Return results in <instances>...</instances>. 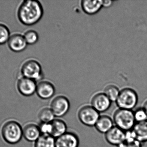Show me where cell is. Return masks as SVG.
Returning a JSON list of instances; mask_svg holds the SVG:
<instances>
[{
    "mask_svg": "<svg viewBox=\"0 0 147 147\" xmlns=\"http://www.w3.org/2000/svg\"><path fill=\"white\" fill-rule=\"evenodd\" d=\"M44 14V9L40 2L26 0L22 3L18 8L17 16L23 25L31 26L40 21Z\"/></svg>",
    "mask_w": 147,
    "mask_h": 147,
    "instance_id": "6da1fadb",
    "label": "cell"
},
{
    "mask_svg": "<svg viewBox=\"0 0 147 147\" xmlns=\"http://www.w3.org/2000/svg\"><path fill=\"white\" fill-rule=\"evenodd\" d=\"M113 121L116 127L124 132L133 129L136 122L132 110L118 109L113 116Z\"/></svg>",
    "mask_w": 147,
    "mask_h": 147,
    "instance_id": "7a4b0ae2",
    "label": "cell"
},
{
    "mask_svg": "<svg viewBox=\"0 0 147 147\" xmlns=\"http://www.w3.org/2000/svg\"><path fill=\"white\" fill-rule=\"evenodd\" d=\"M2 135L5 141L8 143L16 144L21 140L23 135V129L17 122L9 121L3 126Z\"/></svg>",
    "mask_w": 147,
    "mask_h": 147,
    "instance_id": "3957f363",
    "label": "cell"
},
{
    "mask_svg": "<svg viewBox=\"0 0 147 147\" xmlns=\"http://www.w3.org/2000/svg\"><path fill=\"white\" fill-rule=\"evenodd\" d=\"M138 102L136 92L130 88H126L120 91L116 103L119 108L133 110Z\"/></svg>",
    "mask_w": 147,
    "mask_h": 147,
    "instance_id": "277c9868",
    "label": "cell"
},
{
    "mask_svg": "<svg viewBox=\"0 0 147 147\" xmlns=\"http://www.w3.org/2000/svg\"><path fill=\"white\" fill-rule=\"evenodd\" d=\"M22 77L39 81L43 76L42 69L40 64L35 60H27L23 63L21 68Z\"/></svg>",
    "mask_w": 147,
    "mask_h": 147,
    "instance_id": "5b68a950",
    "label": "cell"
},
{
    "mask_svg": "<svg viewBox=\"0 0 147 147\" xmlns=\"http://www.w3.org/2000/svg\"><path fill=\"white\" fill-rule=\"evenodd\" d=\"M100 116V113L91 105L83 106L78 112L79 120L82 124L87 127H95Z\"/></svg>",
    "mask_w": 147,
    "mask_h": 147,
    "instance_id": "8992f818",
    "label": "cell"
},
{
    "mask_svg": "<svg viewBox=\"0 0 147 147\" xmlns=\"http://www.w3.org/2000/svg\"><path fill=\"white\" fill-rule=\"evenodd\" d=\"M70 103L68 98L63 96H59L53 98L50 108L55 117L60 118L65 116L69 110Z\"/></svg>",
    "mask_w": 147,
    "mask_h": 147,
    "instance_id": "52a82bcc",
    "label": "cell"
},
{
    "mask_svg": "<svg viewBox=\"0 0 147 147\" xmlns=\"http://www.w3.org/2000/svg\"><path fill=\"white\" fill-rule=\"evenodd\" d=\"M36 81L30 79L21 77L17 83V88L20 94L25 96H32L36 92Z\"/></svg>",
    "mask_w": 147,
    "mask_h": 147,
    "instance_id": "ba28073f",
    "label": "cell"
},
{
    "mask_svg": "<svg viewBox=\"0 0 147 147\" xmlns=\"http://www.w3.org/2000/svg\"><path fill=\"white\" fill-rule=\"evenodd\" d=\"M111 102L103 92L98 93L92 98L91 105L99 113H104L110 108Z\"/></svg>",
    "mask_w": 147,
    "mask_h": 147,
    "instance_id": "9c48e42d",
    "label": "cell"
},
{
    "mask_svg": "<svg viewBox=\"0 0 147 147\" xmlns=\"http://www.w3.org/2000/svg\"><path fill=\"white\" fill-rule=\"evenodd\" d=\"M55 91L54 85L49 81H41L37 84L36 93L41 99H51L55 95Z\"/></svg>",
    "mask_w": 147,
    "mask_h": 147,
    "instance_id": "30bf717a",
    "label": "cell"
},
{
    "mask_svg": "<svg viewBox=\"0 0 147 147\" xmlns=\"http://www.w3.org/2000/svg\"><path fill=\"white\" fill-rule=\"evenodd\" d=\"M107 142L114 146H118L125 142V132L116 126H114L105 134Z\"/></svg>",
    "mask_w": 147,
    "mask_h": 147,
    "instance_id": "8fae6325",
    "label": "cell"
},
{
    "mask_svg": "<svg viewBox=\"0 0 147 147\" xmlns=\"http://www.w3.org/2000/svg\"><path fill=\"white\" fill-rule=\"evenodd\" d=\"M79 139L73 132H68L56 139V147H78Z\"/></svg>",
    "mask_w": 147,
    "mask_h": 147,
    "instance_id": "7c38bea8",
    "label": "cell"
},
{
    "mask_svg": "<svg viewBox=\"0 0 147 147\" xmlns=\"http://www.w3.org/2000/svg\"><path fill=\"white\" fill-rule=\"evenodd\" d=\"M7 44L11 51L16 53L24 51L28 45L24 36L19 33L14 34L11 35Z\"/></svg>",
    "mask_w": 147,
    "mask_h": 147,
    "instance_id": "4fadbf2b",
    "label": "cell"
},
{
    "mask_svg": "<svg viewBox=\"0 0 147 147\" xmlns=\"http://www.w3.org/2000/svg\"><path fill=\"white\" fill-rule=\"evenodd\" d=\"M81 7L85 14L93 15L98 13L102 7V1L83 0L81 1Z\"/></svg>",
    "mask_w": 147,
    "mask_h": 147,
    "instance_id": "5bb4252c",
    "label": "cell"
},
{
    "mask_svg": "<svg viewBox=\"0 0 147 147\" xmlns=\"http://www.w3.org/2000/svg\"><path fill=\"white\" fill-rule=\"evenodd\" d=\"M38 126L33 123L27 124L23 129V135L28 141L35 142L41 136Z\"/></svg>",
    "mask_w": 147,
    "mask_h": 147,
    "instance_id": "9a60e30c",
    "label": "cell"
},
{
    "mask_svg": "<svg viewBox=\"0 0 147 147\" xmlns=\"http://www.w3.org/2000/svg\"><path fill=\"white\" fill-rule=\"evenodd\" d=\"M113 119L107 115L100 116L95 126L97 131L101 133H108L114 127Z\"/></svg>",
    "mask_w": 147,
    "mask_h": 147,
    "instance_id": "2e32d148",
    "label": "cell"
},
{
    "mask_svg": "<svg viewBox=\"0 0 147 147\" xmlns=\"http://www.w3.org/2000/svg\"><path fill=\"white\" fill-rule=\"evenodd\" d=\"M53 132L51 136L57 139L66 133L67 131V126L65 122L60 119H55L52 122Z\"/></svg>",
    "mask_w": 147,
    "mask_h": 147,
    "instance_id": "e0dca14e",
    "label": "cell"
},
{
    "mask_svg": "<svg viewBox=\"0 0 147 147\" xmlns=\"http://www.w3.org/2000/svg\"><path fill=\"white\" fill-rule=\"evenodd\" d=\"M133 129L136 135L137 140L142 143L147 142V120L136 123Z\"/></svg>",
    "mask_w": 147,
    "mask_h": 147,
    "instance_id": "ac0fdd59",
    "label": "cell"
},
{
    "mask_svg": "<svg viewBox=\"0 0 147 147\" xmlns=\"http://www.w3.org/2000/svg\"><path fill=\"white\" fill-rule=\"evenodd\" d=\"M34 147H56V139L51 135H41L35 142Z\"/></svg>",
    "mask_w": 147,
    "mask_h": 147,
    "instance_id": "d6986e66",
    "label": "cell"
},
{
    "mask_svg": "<svg viewBox=\"0 0 147 147\" xmlns=\"http://www.w3.org/2000/svg\"><path fill=\"white\" fill-rule=\"evenodd\" d=\"M55 117L50 108H44L39 113L38 118L40 123H51L56 119Z\"/></svg>",
    "mask_w": 147,
    "mask_h": 147,
    "instance_id": "ffe728a7",
    "label": "cell"
},
{
    "mask_svg": "<svg viewBox=\"0 0 147 147\" xmlns=\"http://www.w3.org/2000/svg\"><path fill=\"white\" fill-rule=\"evenodd\" d=\"M120 92V91L116 86L110 85L105 87L103 93L108 97L111 102H116L119 96Z\"/></svg>",
    "mask_w": 147,
    "mask_h": 147,
    "instance_id": "44dd1931",
    "label": "cell"
},
{
    "mask_svg": "<svg viewBox=\"0 0 147 147\" xmlns=\"http://www.w3.org/2000/svg\"><path fill=\"white\" fill-rule=\"evenodd\" d=\"M23 36L28 45H34L38 41V34L34 30H28L25 33Z\"/></svg>",
    "mask_w": 147,
    "mask_h": 147,
    "instance_id": "7402d4cb",
    "label": "cell"
},
{
    "mask_svg": "<svg viewBox=\"0 0 147 147\" xmlns=\"http://www.w3.org/2000/svg\"><path fill=\"white\" fill-rule=\"evenodd\" d=\"M10 37V32L8 28L4 24L0 23V45L7 42Z\"/></svg>",
    "mask_w": 147,
    "mask_h": 147,
    "instance_id": "603a6c76",
    "label": "cell"
},
{
    "mask_svg": "<svg viewBox=\"0 0 147 147\" xmlns=\"http://www.w3.org/2000/svg\"><path fill=\"white\" fill-rule=\"evenodd\" d=\"M134 117L136 122L140 123L147 120V114L143 108H137L134 111Z\"/></svg>",
    "mask_w": 147,
    "mask_h": 147,
    "instance_id": "cb8c5ba5",
    "label": "cell"
},
{
    "mask_svg": "<svg viewBox=\"0 0 147 147\" xmlns=\"http://www.w3.org/2000/svg\"><path fill=\"white\" fill-rule=\"evenodd\" d=\"M38 127L41 135H51L53 132L52 123H40Z\"/></svg>",
    "mask_w": 147,
    "mask_h": 147,
    "instance_id": "d4e9b609",
    "label": "cell"
},
{
    "mask_svg": "<svg viewBox=\"0 0 147 147\" xmlns=\"http://www.w3.org/2000/svg\"><path fill=\"white\" fill-rule=\"evenodd\" d=\"M136 140H137L136 135L133 129L125 132V142L129 143Z\"/></svg>",
    "mask_w": 147,
    "mask_h": 147,
    "instance_id": "484cf974",
    "label": "cell"
},
{
    "mask_svg": "<svg viewBox=\"0 0 147 147\" xmlns=\"http://www.w3.org/2000/svg\"><path fill=\"white\" fill-rule=\"evenodd\" d=\"M126 143L125 147H142V143L138 140L129 143Z\"/></svg>",
    "mask_w": 147,
    "mask_h": 147,
    "instance_id": "4316f807",
    "label": "cell"
},
{
    "mask_svg": "<svg viewBox=\"0 0 147 147\" xmlns=\"http://www.w3.org/2000/svg\"><path fill=\"white\" fill-rule=\"evenodd\" d=\"M114 1H102V7L109 8L111 7L113 4Z\"/></svg>",
    "mask_w": 147,
    "mask_h": 147,
    "instance_id": "83f0119b",
    "label": "cell"
},
{
    "mask_svg": "<svg viewBox=\"0 0 147 147\" xmlns=\"http://www.w3.org/2000/svg\"><path fill=\"white\" fill-rule=\"evenodd\" d=\"M142 108H143L145 109V110H146V112L147 114V100H146V102H144Z\"/></svg>",
    "mask_w": 147,
    "mask_h": 147,
    "instance_id": "f1b7e54d",
    "label": "cell"
},
{
    "mask_svg": "<svg viewBox=\"0 0 147 147\" xmlns=\"http://www.w3.org/2000/svg\"><path fill=\"white\" fill-rule=\"evenodd\" d=\"M125 145H126V143H125V142H123V143H121L120 145H118V146H117V147H125Z\"/></svg>",
    "mask_w": 147,
    "mask_h": 147,
    "instance_id": "f546056e",
    "label": "cell"
}]
</instances>
